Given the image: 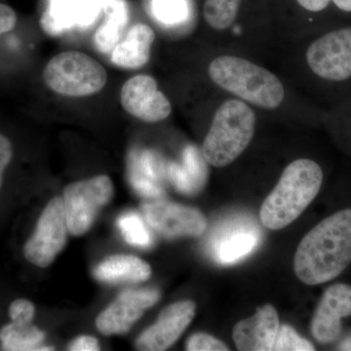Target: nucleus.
Returning a JSON list of instances; mask_svg holds the SVG:
<instances>
[{
    "label": "nucleus",
    "instance_id": "4",
    "mask_svg": "<svg viewBox=\"0 0 351 351\" xmlns=\"http://www.w3.org/2000/svg\"><path fill=\"white\" fill-rule=\"evenodd\" d=\"M256 115L244 101L228 100L215 113L202 147V156L214 167L230 165L254 137Z\"/></svg>",
    "mask_w": 351,
    "mask_h": 351
},
{
    "label": "nucleus",
    "instance_id": "1",
    "mask_svg": "<svg viewBox=\"0 0 351 351\" xmlns=\"http://www.w3.org/2000/svg\"><path fill=\"white\" fill-rule=\"evenodd\" d=\"M351 263V209L341 210L314 226L295 252L294 269L306 285L338 277Z\"/></svg>",
    "mask_w": 351,
    "mask_h": 351
},
{
    "label": "nucleus",
    "instance_id": "15",
    "mask_svg": "<svg viewBox=\"0 0 351 351\" xmlns=\"http://www.w3.org/2000/svg\"><path fill=\"white\" fill-rule=\"evenodd\" d=\"M279 329L276 307L265 304L252 317L239 321L233 328V341L242 351H269L274 348Z\"/></svg>",
    "mask_w": 351,
    "mask_h": 351
},
{
    "label": "nucleus",
    "instance_id": "3",
    "mask_svg": "<svg viewBox=\"0 0 351 351\" xmlns=\"http://www.w3.org/2000/svg\"><path fill=\"white\" fill-rule=\"evenodd\" d=\"M208 73L221 89L257 107L274 110L284 100L285 91L279 78L243 58H216L209 64Z\"/></svg>",
    "mask_w": 351,
    "mask_h": 351
},
{
    "label": "nucleus",
    "instance_id": "13",
    "mask_svg": "<svg viewBox=\"0 0 351 351\" xmlns=\"http://www.w3.org/2000/svg\"><path fill=\"white\" fill-rule=\"evenodd\" d=\"M195 304L191 301L170 304L160 313L156 322L138 337L136 341L138 350H167L191 324L195 318Z\"/></svg>",
    "mask_w": 351,
    "mask_h": 351
},
{
    "label": "nucleus",
    "instance_id": "31",
    "mask_svg": "<svg viewBox=\"0 0 351 351\" xmlns=\"http://www.w3.org/2000/svg\"><path fill=\"white\" fill-rule=\"evenodd\" d=\"M69 350L73 351H97L100 350V345L93 337L82 336L69 343Z\"/></svg>",
    "mask_w": 351,
    "mask_h": 351
},
{
    "label": "nucleus",
    "instance_id": "5",
    "mask_svg": "<svg viewBox=\"0 0 351 351\" xmlns=\"http://www.w3.org/2000/svg\"><path fill=\"white\" fill-rule=\"evenodd\" d=\"M43 80L58 94L84 97L101 91L107 84L108 73L93 58L77 51H66L48 62Z\"/></svg>",
    "mask_w": 351,
    "mask_h": 351
},
{
    "label": "nucleus",
    "instance_id": "22",
    "mask_svg": "<svg viewBox=\"0 0 351 351\" xmlns=\"http://www.w3.org/2000/svg\"><path fill=\"white\" fill-rule=\"evenodd\" d=\"M44 339L45 334L31 324L12 322L0 330V341L3 350H53L51 346H43Z\"/></svg>",
    "mask_w": 351,
    "mask_h": 351
},
{
    "label": "nucleus",
    "instance_id": "16",
    "mask_svg": "<svg viewBox=\"0 0 351 351\" xmlns=\"http://www.w3.org/2000/svg\"><path fill=\"white\" fill-rule=\"evenodd\" d=\"M156 34L149 25L135 24L112 50V62L119 68L138 69L149 63Z\"/></svg>",
    "mask_w": 351,
    "mask_h": 351
},
{
    "label": "nucleus",
    "instance_id": "21",
    "mask_svg": "<svg viewBox=\"0 0 351 351\" xmlns=\"http://www.w3.org/2000/svg\"><path fill=\"white\" fill-rule=\"evenodd\" d=\"M106 18L94 36L97 49L104 54L112 52L120 43L129 21V11L124 0H103Z\"/></svg>",
    "mask_w": 351,
    "mask_h": 351
},
{
    "label": "nucleus",
    "instance_id": "18",
    "mask_svg": "<svg viewBox=\"0 0 351 351\" xmlns=\"http://www.w3.org/2000/svg\"><path fill=\"white\" fill-rule=\"evenodd\" d=\"M258 232L247 223H235L215 239L213 256L221 263H232L246 257L257 247Z\"/></svg>",
    "mask_w": 351,
    "mask_h": 351
},
{
    "label": "nucleus",
    "instance_id": "6",
    "mask_svg": "<svg viewBox=\"0 0 351 351\" xmlns=\"http://www.w3.org/2000/svg\"><path fill=\"white\" fill-rule=\"evenodd\" d=\"M113 184L108 176L73 182L64 191V205L69 232L82 237L90 230L101 208L112 200Z\"/></svg>",
    "mask_w": 351,
    "mask_h": 351
},
{
    "label": "nucleus",
    "instance_id": "29",
    "mask_svg": "<svg viewBox=\"0 0 351 351\" xmlns=\"http://www.w3.org/2000/svg\"><path fill=\"white\" fill-rule=\"evenodd\" d=\"M17 25V14L7 4L0 3V36L13 31Z\"/></svg>",
    "mask_w": 351,
    "mask_h": 351
},
{
    "label": "nucleus",
    "instance_id": "34",
    "mask_svg": "<svg viewBox=\"0 0 351 351\" xmlns=\"http://www.w3.org/2000/svg\"><path fill=\"white\" fill-rule=\"evenodd\" d=\"M339 350L351 351V334L339 343Z\"/></svg>",
    "mask_w": 351,
    "mask_h": 351
},
{
    "label": "nucleus",
    "instance_id": "8",
    "mask_svg": "<svg viewBox=\"0 0 351 351\" xmlns=\"http://www.w3.org/2000/svg\"><path fill=\"white\" fill-rule=\"evenodd\" d=\"M68 232L63 198H53L44 208L34 234L25 244V258L36 267H47L66 246Z\"/></svg>",
    "mask_w": 351,
    "mask_h": 351
},
{
    "label": "nucleus",
    "instance_id": "11",
    "mask_svg": "<svg viewBox=\"0 0 351 351\" xmlns=\"http://www.w3.org/2000/svg\"><path fill=\"white\" fill-rule=\"evenodd\" d=\"M159 298L160 293L156 289L127 290L99 314L96 326L106 336L125 334Z\"/></svg>",
    "mask_w": 351,
    "mask_h": 351
},
{
    "label": "nucleus",
    "instance_id": "33",
    "mask_svg": "<svg viewBox=\"0 0 351 351\" xmlns=\"http://www.w3.org/2000/svg\"><path fill=\"white\" fill-rule=\"evenodd\" d=\"M339 10L343 12L351 13V0H331Z\"/></svg>",
    "mask_w": 351,
    "mask_h": 351
},
{
    "label": "nucleus",
    "instance_id": "27",
    "mask_svg": "<svg viewBox=\"0 0 351 351\" xmlns=\"http://www.w3.org/2000/svg\"><path fill=\"white\" fill-rule=\"evenodd\" d=\"M186 350L189 351H226L228 346L214 338L211 335L205 332H197L193 335L186 343Z\"/></svg>",
    "mask_w": 351,
    "mask_h": 351
},
{
    "label": "nucleus",
    "instance_id": "28",
    "mask_svg": "<svg viewBox=\"0 0 351 351\" xmlns=\"http://www.w3.org/2000/svg\"><path fill=\"white\" fill-rule=\"evenodd\" d=\"M34 313L36 308L34 304L25 299L16 300L9 307V314L12 322L18 324H31Z\"/></svg>",
    "mask_w": 351,
    "mask_h": 351
},
{
    "label": "nucleus",
    "instance_id": "19",
    "mask_svg": "<svg viewBox=\"0 0 351 351\" xmlns=\"http://www.w3.org/2000/svg\"><path fill=\"white\" fill-rule=\"evenodd\" d=\"M151 274L149 263L131 255L110 256L94 269V276L106 283L143 282Z\"/></svg>",
    "mask_w": 351,
    "mask_h": 351
},
{
    "label": "nucleus",
    "instance_id": "9",
    "mask_svg": "<svg viewBox=\"0 0 351 351\" xmlns=\"http://www.w3.org/2000/svg\"><path fill=\"white\" fill-rule=\"evenodd\" d=\"M149 225L165 239L200 237L206 230L204 215L195 208L156 199L143 207Z\"/></svg>",
    "mask_w": 351,
    "mask_h": 351
},
{
    "label": "nucleus",
    "instance_id": "7",
    "mask_svg": "<svg viewBox=\"0 0 351 351\" xmlns=\"http://www.w3.org/2000/svg\"><path fill=\"white\" fill-rule=\"evenodd\" d=\"M307 66L320 80L332 83L351 80V25L323 34L309 44Z\"/></svg>",
    "mask_w": 351,
    "mask_h": 351
},
{
    "label": "nucleus",
    "instance_id": "32",
    "mask_svg": "<svg viewBox=\"0 0 351 351\" xmlns=\"http://www.w3.org/2000/svg\"><path fill=\"white\" fill-rule=\"evenodd\" d=\"M300 5L309 12L318 13L329 6L331 0H297Z\"/></svg>",
    "mask_w": 351,
    "mask_h": 351
},
{
    "label": "nucleus",
    "instance_id": "30",
    "mask_svg": "<svg viewBox=\"0 0 351 351\" xmlns=\"http://www.w3.org/2000/svg\"><path fill=\"white\" fill-rule=\"evenodd\" d=\"M13 147L9 138L0 134V189L2 186L4 172L12 160Z\"/></svg>",
    "mask_w": 351,
    "mask_h": 351
},
{
    "label": "nucleus",
    "instance_id": "25",
    "mask_svg": "<svg viewBox=\"0 0 351 351\" xmlns=\"http://www.w3.org/2000/svg\"><path fill=\"white\" fill-rule=\"evenodd\" d=\"M189 0H154V17L165 25H178L189 16Z\"/></svg>",
    "mask_w": 351,
    "mask_h": 351
},
{
    "label": "nucleus",
    "instance_id": "24",
    "mask_svg": "<svg viewBox=\"0 0 351 351\" xmlns=\"http://www.w3.org/2000/svg\"><path fill=\"white\" fill-rule=\"evenodd\" d=\"M117 226L127 243L132 246L147 248L152 244L151 232L147 230L144 219L135 212L122 214L117 219Z\"/></svg>",
    "mask_w": 351,
    "mask_h": 351
},
{
    "label": "nucleus",
    "instance_id": "2",
    "mask_svg": "<svg viewBox=\"0 0 351 351\" xmlns=\"http://www.w3.org/2000/svg\"><path fill=\"white\" fill-rule=\"evenodd\" d=\"M323 171L311 159L301 158L289 164L276 188L261 208L265 228L278 230L299 218L319 193Z\"/></svg>",
    "mask_w": 351,
    "mask_h": 351
},
{
    "label": "nucleus",
    "instance_id": "10",
    "mask_svg": "<svg viewBox=\"0 0 351 351\" xmlns=\"http://www.w3.org/2000/svg\"><path fill=\"white\" fill-rule=\"evenodd\" d=\"M120 101L129 114L149 123L162 121L172 112L170 101L159 91L151 75H138L127 80L122 86Z\"/></svg>",
    "mask_w": 351,
    "mask_h": 351
},
{
    "label": "nucleus",
    "instance_id": "17",
    "mask_svg": "<svg viewBox=\"0 0 351 351\" xmlns=\"http://www.w3.org/2000/svg\"><path fill=\"white\" fill-rule=\"evenodd\" d=\"M129 179L134 191L143 197L156 200L164 195L162 164L152 152L131 154Z\"/></svg>",
    "mask_w": 351,
    "mask_h": 351
},
{
    "label": "nucleus",
    "instance_id": "20",
    "mask_svg": "<svg viewBox=\"0 0 351 351\" xmlns=\"http://www.w3.org/2000/svg\"><path fill=\"white\" fill-rule=\"evenodd\" d=\"M204 157L201 156L195 147H186L184 152V165L171 164L167 176L180 193L195 195L206 184L207 166Z\"/></svg>",
    "mask_w": 351,
    "mask_h": 351
},
{
    "label": "nucleus",
    "instance_id": "26",
    "mask_svg": "<svg viewBox=\"0 0 351 351\" xmlns=\"http://www.w3.org/2000/svg\"><path fill=\"white\" fill-rule=\"evenodd\" d=\"M272 350L313 351L315 348L311 341L300 337L292 327L282 325L279 326Z\"/></svg>",
    "mask_w": 351,
    "mask_h": 351
},
{
    "label": "nucleus",
    "instance_id": "12",
    "mask_svg": "<svg viewBox=\"0 0 351 351\" xmlns=\"http://www.w3.org/2000/svg\"><path fill=\"white\" fill-rule=\"evenodd\" d=\"M351 315V286L334 284L321 298L311 321V334L318 343L326 345L341 336V319Z\"/></svg>",
    "mask_w": 351,
    "mask_h": 351
},
{
    "label": "nucleus",
    "instance_id": "14",
    "mask_svg": "<svg viewBox=\"0 0 351 351\" xmlns=\"http://www.w3.org/2000/svg\"><path fill=\"white\" fill-rule=\"evenodd\" d=\"M101 10L103 0H47L41 29L48 36H61L73 27H89Z\"/></svg>",
    "mask_w": 351,
    "mask_h": 351
},
{
    "label": "nucleus",
    "instance_id": "23",
    "mask_svg": "<svg viewBox=\"0 0 351 351\" xmlns=\"http://www.w3.org/2000/svg\"><path fill=\"white\" fill-rule=\"evenodd\" d=\"M241 0H206L203 8L204 19L217 31H225L234 23Z\"/></svg>",
    "mask_w": 351,
    "mask_h": 351
}]
</instances>
